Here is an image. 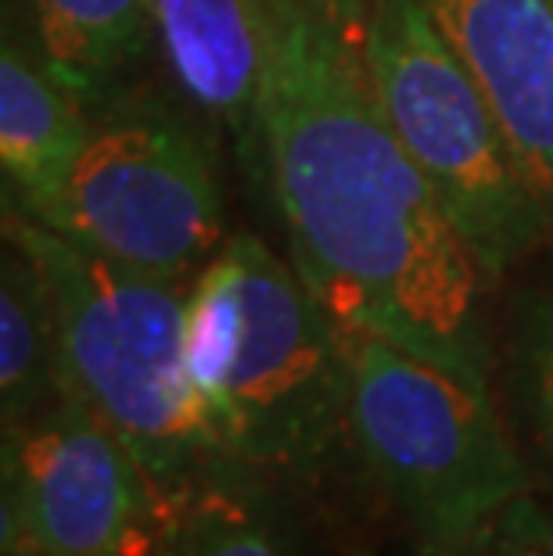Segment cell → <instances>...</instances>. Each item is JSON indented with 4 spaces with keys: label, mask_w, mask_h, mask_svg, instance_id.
<instances>
[{
    "label": "cell",
    "mask_w": 553,
    "mask_h": 556,
    "mask_svg": "<svg viewBox=\"0 0 553 556\" xmlns=\"http://www.w3.org/2000/svg\"><path fill=\"white\" fill-rule=\"evenodd\" d=\"M169 517L120 434L68 388L4 434L0 556H169Z\"/></svg>",
    "instance_id": "cell-7"
},
{
    "label": "cell",
    "mask_w": 553,
    "mask_h": 556,
    "mask_svg": "<svg viewBox=\"0 0 553 556\" xmlns=\"http://www.w3.org/2000/svg\"><path fill=\"white\" fill-rule=\"evenodd\" d=\"M514 388L536 445L553 467V288L532 294L517 316Z\"/></svg>",
    "instance_id": "cell-14"
},
{
    "label": "cell",
    "mask_w": 553,
    "mask_h": 556,
    "mask_svg": "<svg viewBox=\"0 0 553 556\" xmlns=\"http://www.w3.org/2000/svg\"><path fill=\"white\" fill-rule=\"evenodd\" d=\"M155 40L198 112L259 140L274 18L269 0H151Z\"/></svg>",
    "instance_id": "cell-9"
},
{
    "label": "cell",
    "mask_w": 553,
    "mask_h": 556,
    "mask_svg": "<svg viewBox=\"0 0 553 556\" xmlns=\"http://www.w3.org/2000/svg\"><path fill=\"white\" fill-rule=\"evenodd\" d=\"M33 47L79 98H101L155 40L151 0H26Z\"/></svg>",
    "instance_id": "cell-13"
},
{
    "label": "cell",
    "mask_w": 553,
    "mask_h": 556,
    "mask_svg": "<svg viewBox=\"0 0 553 556\" xmlns=\"http://www.w3.org/2000/svg\"><path fill=\"white\" fill-rule=\"evenodd\" d=\"M439 556H553V514L521 492Z\"/></svg>",
    "instance_id": "cell-15"
},
{
    "label": "cell",
    "mask_w": 553,
    "mask_h": 556,
    "mask_svg": "<svg viewBox=\"0 0 553 556\" xmlns=\"http://www.w3.org/2000/svg\"><path fill=\"white\" fill-rule=\"evenodd\" d=\"M4 238L37 255L54 294L62 388L144 467L169 506L227 456L184 359L180 283L137 274L4 205Z\"/></svg>",
    "instance_id": "cell-2"
},
{
    "label": "cell",
    "mask_w": 553,
    "mask_h": 556,
    "mask_svg": "<svg viewBox=\"0 0 553 556\" xmlns=\"http://www.w3.org/2000/svg\"><path fill=\"white\" fill-rule=\"evenodd\" d=\"M11 556H33V553H11Z\"/></svg>",
    "instance_id": "cell-16"
},
{
    "label": "cell",
    "mask_w": 553,
    "mask_h": 556,
    "mask_svg": "<svg viewBox=\"0 0 553 556\" xmlns=\"http://www.w3.org/2000/svg\"><path fill=\"white\" fill-rule=\"evenodd\" d=\"M43 227L137 274L180 283L223 248L213 155L169 112H129L93 129Z\"/></svg>",
    "instance_id": "cell-6"
},
{
    "label": "cell",
    "mask_w": 553,
    "mask_h": 556,
    "mask_svg": "<svg viewBox=\"0 0 553 556\" xmlns=\"http://www.w3.org/2000/svg\"><path fill=\"white\" fill-rule=\"evenodd\" d=\"M341 338L352 366L349 434L420 556H439L528 492L489 392L385 338L345 327Z\"/></svg>",
    "instance_id": "cell-4"
},
{
    "label": "cell",
    "mask_w": 553,
    "mask_h": 556,
    "mask_svg": "<svg viewBox=\"0 0 553 556\" xmlns=\"http://www.w3.org/2000/svg\"><path fill=\"white\" fill-rule=\"evenodd\" d=\"M93 129L84 98L43 62L37 47L29 51L8 29L0 47V165L8 205L43 219L87 155Z\"/></svg>",
    "instance_id": "cell-10"
},
{
    "label": "cell",
    "mask_w": 553,
    "mask_h": 556,
    "mask_svg": "<svg viewBox=\"0 0 553 556\" xmlns=\"http://www.w3.org/2000/svg\"><path fill=\"white\" fill-rule=\"evenodd\" d=\"M219 255L238 294L234 359L209 409L219 448L266 478L310 481L349 431L345 338L296 263L255 233H234Z\"/></svg>",
    "instance_id": "cell-5"
},
{
    "label": "cell",
    "mask_w": 553,
    "mask_h": 556,
    "mask_svg": "<svg viewBox=\"0 0 553 556\" xmlns=\"http://www.w3.org/2000/svg\"><path fill=\"white\" fill-rule=\"evenodd\" d=\"M259 140L291 263L338 327L489 392V280L399 140L363 58V0H269Z\"/></svg>",
    "instance_id": "cell-1"
},
{
    "label": "cell",
    "mask_w": 553,
    "mask_h": 556,
    "mask_svg": "<svg viewBox=\"0 0 553 556\" xmlns=\"http://www.w3.org/2000/svg\"><path fill=\"white\" fill-rule=\"evenodd\" d=\"M62 395L54 294L29 248L8 238L0 258V424L26 431Z\"/></svg>",
    "instance_id": "cell-11"
},
{
    "label": "cell",
    "mask_w": 553,
    "mask_h": 556,
    "mask_svg": "<svg viewBox=\"0 0 553 556\" xmlns=\"http://www.w3.org/2000/svg\"><path fill=\"white\" fill-rule=\"evenodd\" d=\"M489 93L553 219V0H420Z\"/></svg>",
    "instance_id": "cell-8"
},
{
    "label": "cell",
    "mask_w": 553,
    "mask_h": 556,
    "mask_svg": "<svg viewBox=\"0 0 553 556\" xmlns=\"http://www.w3.org/2000/svg\"><path fill=\"white\" fill-rule=\"evenodd\" d=\"M169 556H296L266 475L234 456L213 459L173 506Z\"/></svg>",
    "instance_id": "cell-12"
},
{
    "label": "cell",
    "mask_w": 553,
    "mask_h": 556,
    "mask_svg": "<svg viewBox=\"0 0 553 556\" xmlns=\"http://www.w3.org/2000/svg\"><path fill=\"white\" fill-rule=\"evenodd\" d=\"M363 58L399 140L428 176L489 283L553 241L489 93L420 0H363Z\"/></svg>",
    "instance_id": "cell-3"
}]
</instances>
